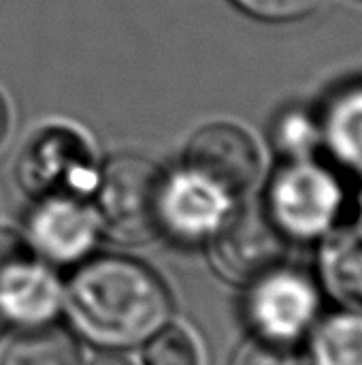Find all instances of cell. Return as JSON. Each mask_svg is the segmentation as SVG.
<instances>
[{
    "label": "cell",
    "mask_w": 362,
    "mask_h": 365,
    "mask_svg": "<svg viewBox=\"0 0 362 365\" xmlns=\"http://www.w3.org/2000/svg\"><path fill=\"white\" fill-rule=\"evenodd\" d=\"M70 325L102 349H130L160 331L171 314L162 280L126 257H96L79 265L62 291Z\"/></svg>",
    "instance_id": "obj_1"
},
{
    "label": "cell",
    "mask_w": 362,
    "mask_h": 365,
    "mask_svg": "<svg viewBox=\"0 0 362 365\" xmlns=\"http://www.w3.org/2000/svg\"><path fill=\"white\" fill-rule=\"evenodd\" d=\"M164 171L149 158L122 154L98 171L94 212L100 231L122 244H143L160 233Z\"/></svg>",
    "instance_id": "obj_2"
},
{
    "label": "cell",
    "mask_w": 362,
    "mask_h": 365,
    "mask_svg": "<svg viewBox=\"0 0 362 365\" xmlns=\"http://www.w3.org/2000/svg\"><path fill=\"white\" fill-rule=\"evenodd\" d=\"M98 171L87 141L66 126H47L38 130L26 143L17 160V180L21 188L38 199H85L96 188Z\"/></svg>",
    "instance_id": "obj_3"
},
{
    "label": "cell",
    "mask_w": 362,
    "mask_h": 365,
    "mask_svg": "<svg viewBox=\"0 0 362 365\" xmlns=\"http://www.w3.org/2000/svg\"><path fill=\"white\" fill-rule=\"evenodd\" d=\"M344 195L337 180L322 167L290 160L271 182L269 216L286 237L314 240L337 218Z\"/></svg>",
    "instance_id": "obj_4"
},
{
    "label": "cell",
    "mask_w": 362,
    "mask_h": 365,
    "mask_svg": "<svg viewBox=\"0 0 362 365\" xmlns=\"http://www.w3.org/2000/svg\"><path fill=\"white\" fill-rule=\"evenodd\" d=\"M207 242L218 274L239 284L280 269L286 257V235L267 212L247 205L233 207Z\"/></svg>",
    "instance_id": "obj_5"
},
{
    "label": "cell",
    "mask_w": 362,
    "mask_h": 365,
    "mask_svg": "<svg viewBox=\"0 0 362 365\" xmlns=\"http://www.w3.org/2000/svg\"><path fill=\"white\" fill-rule=\"evenodd\" d=\"M60 306L62 287L28 240L0 231V314L17 327H32L49 323Z\"/></svg>",
    "instance_id": "obj_6"
},
{
    "label": "cell",
    "mask_w": 362,
    "mask_h": 365,
    "mask_svg": "<svg viewBox=\"0 0 362 365\" xmlns=\"http://www.w3.org/2000/svg\"><path fill=\"white\" fill-rule=\"evenodd\" d=\"M316 312V287L299 272L280 267L252 282L247 319L260 340L292 344L312 327Z\"/></svg>",
    "instance_id": "obj_7"
},
{
    "label": "cell",
    "mask_w": 362,
    "mask_h": 365,
    "mask_svg": "<svg viewBox=\"0 0 362 365\" xmlns=\"http://www.w3.org/2000/svg\"><path fill=\"white\" fill-rule=\"evenodd\" d=\"M183 169L235 199L258 180L260 154L241 126L215 122L194 133L183 152Z\"/></svg>",
    "instance_id": "obj_8"
},
{
    "label": "cell",
    "mask_w": 362,
    "mask_h": 365,
    "mask_svg": "<svg viewBox=\"0 0 362 365\" xmlns=\"http://www.w3.org/2000/svg\"><path fill=\"white\" fill-rule=\"evenodd\" d=\"M98 233L94 205L81 197H45L28 218L30 248L53 263H73L87 257Z\"/></svg>",
    "instance_id": "obj_9"
},
{
    "label": "cell",
    "mask_w": 362,
    "mask_h": 365,
    "mask_svg": "<svg viewBox=\"0 0 362 365\" xmlns=\"http://www.w3.org/2000/svg\"><path fill=\"white\" fill-rule=\"evenodd\" d=\"M233 210V199L188 169L164 175L160 197V233L179 242H203Z\"/></svg>",
    "instance_id": "obj_10"
},
{
    "label": "cell",
    "mask_w": 362,
    "mask_h": 365,
    "mask_svg": "<svg viewBox=\"0 0 362 365\" xmlns=\"http://www.w3.org/2000/svg\"><path fill=\"white\" fill-rule=\"evenodd\" d=\"M0 365H81V355L66 329L45 323L0 338Z\"/></svg>",
    "instance_id": "obj_11"
},
{
    "label": "cell",
    "mask_w": 362,
    "mask_h": 365,
    "mask_svg": "<svg viewBox=\"0 0 362 365\" xmlns=\"http://www.w3.org/2000/svg\"><path fill=\"white\" fill-rule=\"evenodd\" d=\"M322 267L333 295L362 312V229L333 237L324 248Z\"/></svg>",
    "instance_id": "obj_12"
},
{
    "label": "cell",
    "mask_w": 362,
    "mask_h": 365,
    "mask_svg": "<svg viewBox=\"0 0 362 365\" xmlns=\"http://www.w3.org/2000/svg\"><path fill=\"white\" fill-rule=\"evenodd\" d=\"M322 133L335 156L362 175V88L341 92L329 105Z\"/></svg>",
    "instance_id": "obj_13"
},
{
    "label": "cell",
    "mask_w": 362,
    "mask_h": 365,
    "mask_svg": "<svg viewBox=\"0 0 362 365\" xmlns=\"http://www.w3.org/2000/svg\"><path fill=\"white\" fill-rule=\"evenodd\" d=\"M312 365H362V312L329 317L314 334Z\"/></svg>",
    "instance_id": "obj_14"
},
{
    "label": "cell",
    "mask_w": 362,
    "mask_h": 365,
    "mask_svg": "<svg viewBox=\"0 0 362 365\" xmlns=\"http://www.w3.org/2000/svg\"><path fill=\"white\" fill-rule=\"evenodd\" d=\"M145 365H201L194 336L186 327H162L147 340L143 353Z\"/></svg>",
    "instance_id": "obj_15"
},
{
    "label": "cell",
    "mask_w": 362,
    "mask_h": 365,
    "mask_svg": "<svg viewBox=\"0 0 362 365\" xmlns=\"http://www.w3.org/2000/svg\"><path fill=\"white\" fill-rule=\"evenodd\" d=\"M320 137V128L305 111H286L273 126V143L277 152L290 160H305Z\"/></svg>",
    "instance_id": "obj_16"
},
{
    "label": "cell",
    "mask_w": 362,
    "mask_h": 365,
    "mask_svg": "<svg viewBox=\"0 0 362 365\" xmlns=\"http://www.w3.org/2000/svg\"><path fill=\"white\" fill-rule=\"evenodd\" d=\"M233 4L256 19L288 21L312 13L320 0H233Z\"/></svg>",
    "instance_id": "obj_17"
},
{
    "label": "cell",
    "mask_w": 362,
    "mask_h": 365,
    "mask_svg": "<svg viewBox=\"0 0 362 365\" xmlns=\"http://www.w3.org/2000/svg\"><path fill=\"white\" fill-rule=\"evenodd\" d=\"M235 365H309L292 344H280V342H269V340H258L247 344Z\"/></svg>",
    "instance_id": "obj_18"
},
{
    "label": "cell",
    "mask_w": 362,
    "mask_h": 365,
    "mask_svg": "<svg viewBox=\"0 0 362 365\" xmlns=\"http://www.w3.org/2000/svg\"><path fill=\"white\" fill-rule=\"evenodd\" d=\"M9 120H11V115H9V107H6V101H4V96L0 94V143H2V139L6 137V130H9Z\"/></svg>",
    "instance_id": "obj_19"
},
{
    "label": "cell",
    "mask_w": 362,
    "mask_h": 365,
    "mask_svg": "<svg viewBox=\"0 0 362 365\" xmlns=\"http://www.w3.org/2000/svg\"><path fill=\"white\" fill-rule=\"evenodd\" d=\"M92 365H132V364H128L126 359H119V357H100L98 361H94Z\"/></svg>",
    "instance_id": "obj_20"
},
{
    "label": "cell",
    "mask_w": 362,
    "mask_h": 365,
    "mask_svg": "<svg viewBox=\"0 0 362 365\" xmlns=\"http://www.w3.org/2000/svg\"><path fill=\"white\" fill-rule=\"evenodd\" d=\"M358 229H362V201H361V222H358Z\"/></svg>",
    "instance_id": "obj_21"
}]
</instances>
